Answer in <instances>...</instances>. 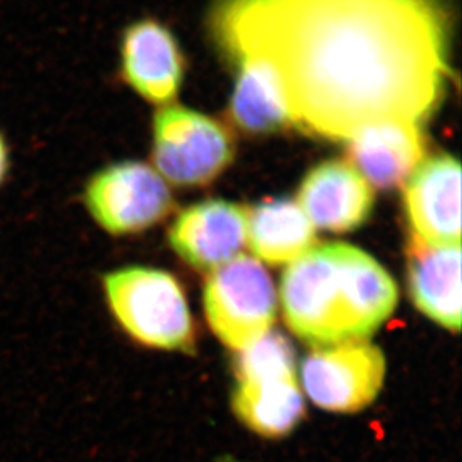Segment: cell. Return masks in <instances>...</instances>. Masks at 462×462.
<instances>
[{"instance_id":"obj_1","label":"cell","mask_w":462,"mask_h":462,"mask_svg":"<svg viewBox=\"0 0 462 462\" xmlns=\"http://www.w3.org/2000/svg\"><path fill=\"white\" fill-rule=\"evenodd\" d=\"M209 24L231 63L274 70L291 123L327 140L420 125L448 90L446 0H218Z\"/></svg>"},{"instance_id":"obj_9","label":"cell","mask_w":462,"mask_h":462,"mask_svg":"<svg viewBox=\"0 0 462 462\" xmlns=\"http://www.w3.org/2000/svg\"><path fill=\"white\" fill-rule=\"evenodd\" d=\"M120 72L145 101L170 104L183 84V54L165 26L156 20H141L123 32Z\"/></svg>"},{"instance_id":"obj_7","label":"cell","mask_w":462,"mask_h":462,"mask_svg":"<svg viewBox=\"0 0 462 462\" xmlns=\"http://www.w3.org/2000/svg\"><path fill=\"white\" fill-rule=\"evenodd\" d=\"M301 374L316 406L334 413H356L379 397L386 359L379 347L366 341L328 346L304 359Z\"/></svg>"},{"instance_id":"obj_8","label":"cell","mask_w":462,"mask_h":462,"mask_svg":"<svg viewBox=\"0 0 462 462\" xmlns=\"http://www.w3.org/2000/svg\"><path fill=\"white\" fill-rule=\"evenodd\" d=\"M411 234L430 245H461V165L449 154L422 162L404 190Z\"/></svg>"},{"instance_id":"obj_15","label":"cell","mask_w":462,"mask_h":462,"mask_svg":"<svg viewBox=\"0 0 462 462\" xmlns=\"http://www.w3.org/2000/svg\"><path fill=\"white\" fill-rule=\"evenodd\" d=\"M247 243L259 261L283 265L313 249L316 231L297 202L274 199L247 209Z\"/></svg>"},{"instance_id":"obj_14","label":"cell","mask_w":462,"mask_h":462,"mask_svg":"<svg viewBox=\"0 0 462 462\" xmlns=\"http://www.w3.org/2000/svg\"><path fill=\"white\" fill-rule=\"evenodd\" d=\"M304 406L298 375L241 379L232 397L236 418L266 439L292 432L306 414Z\"/></svg>"},{"instance_id":"obj_5","label":"cell","mask_w":462,"mask_h":462,"mask_svg":"<svg viewBox=\"0 0 462 462\" xmlns=\"http://www.w3.org/2000/svg\"><path fill=\"white\" fill-rule=\"evenodd\" d=\"M229 132L213 118L170 105L153 120L154 166L161 177L177 186L211 183L234 159Z\"/></svg>"},{"instance_id":"obj_17","label":"cell","mask_w":462,"mask_h":462,"mask_svg":"<svg viewBox=\"0 0 462 462\" xmlns=\"http://www.w3.org/2000/svg\"><path fill=\"white\" fill-rule=\"evenodd\" d=\"M238 354L236 366L238 380L297 375L295 352L288 338L279 332H266L256 343Z\"/></svg>"},{"instance_id":"obj_13","label":"cell","mask_w":462,"mask_h":462,"mask_svg":"<svg viewBox=\"0 0 462 462\" xmlns=\"http://www.w3.org/2000/svg\"><path fill=\"white\" fill-rule=\"evenodd\" d=\"M414 306L449 331L461 328V245H430L411 234L407 245Z\"/></svg>"},{"instance_id":"obj_6","label":"cell","mask_w":462,"mask_h":462,"mask_svg":"<svg viewBox=\"0 0 462 462\" xmlns=\"http://www.w3.org/2000/svg\"><path fill=\"white\" fill-rule=\"evenodd\" d=\"M83 202L93 222L114 236L147 231L174 207L165 180L136 161L117 162L95 172L84 186Z\"/></svg>"},{"instance_id":"obj_11","label":"cell","mask_w":462,"mask_h":462,"mask_svg":"<svg viewBox=\"0 0 462 462\" xmlns=\"http://www.w3.org/2000/svg\"><path fill=\"white\" fill-rule=\"evenodd\" d=\"M297 204L313 226L349 232L370 216L374 193L354 166L329 161L310 171L298 192Z\"/></svg>"},{"instance_id":"obj_16","label":"cell","mask_w":462,"mask_h":462,"mask_svg":"<svg viewBox=\"0 0 462 462\" xmlns=\"http://www.w3.org/2000/svg\"><path fill=\"white\" fill-rule=\"evenodd\" d=\"M236 66L238 77L231 101L234 122L250 134H271L288 126V106L274 70L259 60Z\"/></svg>"},{"instance_id":"obj_4","label":"cell","mask_w":462,"mask_h":462,"mask_svg":"<svg viewBox=\"0 0 462 462\" xmlns=\"http://www.w3.org/2000/svg\"><path fill=\"white\" fill-rule=\"evenodd\" d=\"M204 309L218 340L241 352L271 331L277 313L274 283L261 261L238 254L209 275Z\"/></svg>"},{"instance_id":"obj_18","label":"cell","mask_w":462,"mask_h":462,"mask_svg":"<svg viewBox=\"0 0 462 462\" xmlns=\"http://www.w3.org/2000/svg\"><path fill=\"white\" fill-rule=\"evenodd\" d=\"M9 171V149L5 136L0 132V186L4 184Z\"/></svg>"},{"instance_id":"obj_10","label":"cell","mask_w":462,"mask_h":462,"mask_svg":"<svg viewBox=\"0 0 462 462\" xmlns=\"http://www.w3.org/2000/svg\"><path fill=\"white\" fill-rule=\"evenodd\" d=\"M170 245L199 271H216L240 254L247 241V209L226 201L189 207L171 226Z\"/></svg>"},{"instance_id":"obj_3","label":"cell","mask_w":462,"mask_h":462,"mask_svg":"<svg viewBox=\"0 0 462 462\" xmlns=\"http://www.w3.org/2000/svg\"><path fill=\"white\" fill-rule=\"evenodd\" d=\"M102 289L116 322L136 343L170 352L192 349V314L174 275L150 266H123L102 277Z\"/></svg>"},{"instance_id":"obj_12","label":"cell","mask_w":462,"mask_h":462,"mask_svg":"<svg viewBox=\"0 0 462 462\" xmlns=\"http://www.w3.org/2000/svg\"><path fill=\"white\" fill-rule=\"evenodd\" d=\"M420 125L409 122L375 123L352 136L347 157L355 170L382 190L406 184L425 156Z\"/></svg>"},{"instance_id":"obj_2","label":"cell","mask_w":462,"mask_h":462,"mask_svg":"<svg viewBox=\"0 0 462 462\" xmlns=\"http://www.w3.org/2000/svg\"><path fill=\"white\" fill-rule=\"evenodd\" d=\"M289 329L318 347L366 341L398 304V288L374 257L346 243L313 247L280 284Z\"/></svg>"}]
</instances>
